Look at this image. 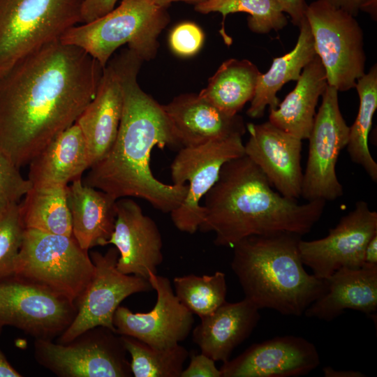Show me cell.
I'll list each match as a JSON object with an SVG mask.
<instances>
[{
    "label": "cell",
    "mask_w": 377,
    "mask_h": 377,
    "mask_svg": "<svg viewBox=\"0 0 377 377\" xmlns=\"http://www.w3.org/2000/svg\"><path fill=\"white\" fill-rule=\"evenodd\" d=\"M19 204L0 214V281L14 276L15 260L25 229Z\"/></svg>",
    "instance_id": "d6a6232c"
},
{
    "label": "cell",
    "mask_w": 377,
    "mask_h": 377,
    "mask_svg": "<svg viewBox=\"0 0 377 377\" xmlns=\"http://www.w3.org/2000/svg\"><path fill=\"white\" fill-rule=\"evenodd\" d=\"M22 375L9 363L0 349V377H21Z\"/></svg>",
    "instance_id": "b9f144b4"
},
{
    "label": "cell",
    "mask_w": 377,
    "mask_h": 377,
    "mask_svg": "<svg viewBox=\"0 0 377 377\" xmlns=\"http://www.w3.org/2000/svg\"><path fill=\"white\" fill-rule=\"evenodd\" d=\"M327 86L326 73L317 54L303 68L297 84L279 103L269 110V121L300 139H308L316 116L318 99Z\"/></svg>",
    "instance_id": "d4e9b609"
},
{
    "label": "cell",
    "mask_w": 377,
    "mask_h": 377,
    "mask_svg": "<svg viewBox=\"0 0 377 377\" xmlns=\"http://www.w3.org/2000/svg\"><path fill=\"white\" fill-rule=\"evenodd\" d=\"M163 108L182 147L243 136L246 131L240 115H228L198 94H182Z\"/></svg>",
    "instance_id": "d6986e66"
},
{
    "label": "cell",
    "mask_w": 377,
    "mask_h": 377,
    "mask_svg": "<svg viewBox=\"0 0 377 377\" xmlns=\"http://www.w3.org/2000/svg\"><path fill=\"white\" fill-rule=\"evenodd\" d=\"M195 10L202 14L219 13L223 17L221 33L225 42L231 41L225 33L224 20L232 13H246L250 30L257 34L279 31L288 24L286 14L276 0H205L195 6Z\"/></svg>",
    "instance_id": "f546056e"
},
{
    "label": "cell",
    "mask_w": 377,
    "mask_h": 377,
    "mask_svg": "<svg viewBox=\"0 0 377 377\" xmlns=\"http://www.w3.org/2000/svg\"><path fill=\"white\" fill-rule=\"evenodd\" d=\"M1 329H2V327H1V326H0V332H1Z\"/></svg>",
    "instance_id": "f6af8a7d"
},
{
    "label": "cell",
    "mask_w": 377,
    "mask_h": 377,
    "mask_svg": "<svg viewBox=\"0 0 377 377\" xmlns=\"http://www.w3.org/2000/svg\"><path fill=\"white\" fill-rule=\"evenodd\" d=\"M320 362L313 343L287 335L251 345L219 369L221 377H297L307 375Z\"/></svg>",
    "instance_id": "2e32d148"
},
{
    "label": "cell",
    "mask_w": 377,
    "mask_h": 377,
    "mask_svg": "<svg viewBox=\"0 0 377 377\" xmlns=\"http://www.w3.org/2000/svg\"><path fill=\"white\" fill-rule=\"evenodd\" d=\"M181 377H221V373L214 360L200 353L191 357L190 363L183 369Z\"/></svg>",
    "instance_id": "d590c367"
},
{
    "label": "cell",
    "mask_w": 377,
    "mask_h": 377,
    "mask_svg": "<svg viewBox=\"0 0 377 377\" xmlns=\"http://www.w3.org/2000/svg\"><path fill=\"white\" fill-rule=\"evenodd\" d=\"M355 17L364 0H321Z\"/></svg>",
    "instance_id": "f35d334b"
},
{
    "label": "cell",
    "mask_w": 377,
    "mask_h": 377,
    "mask_svg": "<svg viewBox=\"0 0 377 377\" xmlns=\"http://www.w3.org/2000/svg\"><path fill=\"white\" fill-rule=\"evenodd\" d=\"M259 310L245 298L233 303L225 302L211 314L200 318L193 330V341L202 353L223 363L257 326Z\"/></svg>",
    "instance_id": "7402d4cb"
},
{
    "label": "cell",
    "mask_w": 377,
    "mask_h": 377,
    "mask_svg": "<svg viewBox=\"0 0 377 377\" xmlns=\"http://www.w3.org/2000/svg\"><path fill=\"white\" fill-rule=\"evenodd\" d=\"M173 285L180 302L200 318L211 314L226 302V274L222 272L201 276H176Z\"/></svg>",
    "instance_id": "1f68e13d"
},
{
    "label": "cell",
    "mask_w": 377,
    "mask_h": 377,
    "mask_svg": "<svg viewBox=\"0 0 377 377\" xmlns=\"http://www.w3.org/2000/svg\"><path fill=\"white\" fill-rule=\"evenodd\" d=\"M242 138L232 135L178 151L170 166L171 179L177 185L188 182L183 202L170 213L179 230L193 234L198 230L203 213L200 201L218 180L223 165L245 154Z\"/></svg>",
    "instance_id": "30bf717a"
},
{
    "label": "cell",
    "mask_w": 377,
    "mask_h": 377,
    "mask_svg": "<svg viewBox=\"0 0 377 377\" xmlns=\"http://www.w3.org/2000/svg\"><path fill=\"white\" fill-rule=\"evenodd\" d=\"M325 377H364L366 375L355 370H337L332 367H325L323 369Z\"/></svg>",
    "instance_id": "60d3db41"
},
{
    "label": "cell",
    "mask_w": 377,
    "mask_h": 377,
    "mask_svg": "<svg viewBox=\"0 0 377 377\" xmlns=\"http://www.w3.org/2000/svg\"><path fill=\"white\" fill-rule=\"evenodd\" d=\"M148 280L156 292V304L146 313L119 306L113 317L115 332L156 348L179 344L192 330L193 313L180 302L168 278L150 273Z\"/></svg>",
    "instance_id": "9a60e30c"
},
{
    "label": "cell",
    "mask_w": 377,
    "mask_h": 377,
    "mask_svg": "<svg viewBox=\"0 0 377 377\" xmlns=\"http://www.w3.org/2000/svg\"><path fill=\"white\" fill-rule=\"evenodd\" d=\"M73 236L88 251L105 246L114 228L116 200L107 193L83 183L81 177L67 185Z\"/></svg>",
    "instance_id": "603a6c76"
},
{
    "label": "cell",
    "mask_w": 377,
    "mask_h": 377,
    "mask_svg": "<svg viewBox=\"0 0 377 377\" xmlns=\"http://www.w3.org/2000/svg\"><path fill=\"white\" fill-rule=\"evenodd\" d=\"M249 137L244 154L263 172L269 184L282 195L301 197L302 140L276 127L269 121L246 124Z\"/></svg>",
    "instance_id": "ac0fdd59"
},
{
    "label": "cell",
    "mask_w": 377,
    "mask_h": 377,
    "mask_svg": "<svg viewBox=\"0 0 377 377\" xmlns=\"http://www.w3.org/2000/svg\"><path fill=\"white\" fill-rule=\"evenodd\" d=\"M327 291L316 300L304 315L331 321L345 310L359 311L374 317L377 311V265L342 267L325 279Z\"/></svg>",
    "instance_id": "44dd1931"
},
{
    "label": "cell",
    "mask_w": 377,
    "mask_h": 377,
    "mask_svg": "<svg viewBox=\"0 0 377 377\" xmlns=\"http://www.w3.org/2000/svg\"><path fill=\"white\" fill-rule=\"evenodd\" d=\"M87 251L74 237L24 229L14 276L77 302L94 274Z\"/></svg>",
    "instance_id": "8992f818"
},
{
    "label": "cell",
    "mask_w": 377,
    "mask_h": 377,
    "mask_svg": "<svg viewBox=\"0 0 377 377\" xmlns=\"http://www.w3.org/2000/svg\"><path fill=\"white\" fill-rule=\"evenodd\" d=\"M376 0H364L362 3L360 10L369 13L374 19H376Z\"/></svg>",
    "instance_id": "7bdbcfd3"
},
{
    "label": "cell",
    "mask_w": 377,
    "mask_h": 377,
    "mask_svg": "<svg viewBox=\"0 0 377 377\" xmlns=\"http://www.w3.org/2000/svg\"><path fill=\"white\" fill-rule=\"evenodd\" d=\"M300 239L290 233L250 236L232 247L231 269L244 298L258 309L300 316L327 291L325 279L306 272L300 254Z\"/></svg>",
    "instance_id": "277c9868"
},
{
    "label": "cell",
    "mask_w": 377,
    "mask_h": 377,
    "mask_svg": "<svg viewBox=\"0 0 377 377\" xmlns=\"http://www.w3.org/2000/svg\"><path fill=\"white\" fill-rule=\"evenodd\" d=\"M299 28L300 34L294 48L273 59L269 69L260 74L255 94L246 112L249 117H263L267 106L269 110L276 109L279 104L277 92L289 81H297L303 68L316 56L313 36L306 17Z\"/></svg>",
    "instance_id": "484cf974"
},
{
    "label": "cell",
    "mask_w": 377,
    "mask_h": 377,
    "mask_svg": "<svg viewBox=\"0 0 377 377\" xmlns=\"http://www.w3.org/2000/svg\"><path fill=\"white\" fill-rule=\"evenodd\" d=\"M82 0H0V75L80 24Z\"/></svg>",
    "instance_id": "52a82bcc"
},
{
    "label": "cell",
    "mask_w": 377,
    "mask_h": 377,
    "mask_svg": "<svg viewBox=\"0 0 377 377\" xmlns=\"http://www.w3.org/2000/svg\"><path fill=\"white\" fill-rule=\"evenodd\" d=\"M103 68L60 40L0 75V151L18 168L73 124L95 96Z\"/></svg>",
    "instance_id": "6da1fadb"
},
{
    "label": "cell",
    "mask_w": 377,
    "mask_h": 377,
    "mask_svg": "<svg viewBox=\"0 0 377 377\" xmlns=\"http://www.w3.org/2000/svg\"><path fill=\"white\" fill-rule=\"evenodd\" d=\"M205 1V0H151V1L156 6L164 8H167L172 3L176 1H183L185 3L194 4L195 6Z\"/></svg>",
    "instance_id": "ee69618b"
},
{
    "label": "cell",
    "mask_w": 377,
    "mask_h": 377,
    "mask_svg": "<svg viewBox=\"0 0 377 377\" xmlns=\"http://www.w3.org/2000/svg\"><path fill=\"white\" fill-rule=\"evenodd\" d=\"M205 35L196 24L185 22L177 24L170 32L169 43L172 50L181 57H191L201 48Z\"/></svg>",
    "instance_id": "e575fe53"
},
{
    "label": "cell",
    "mask_w": 377,
    "mask_h": 377,
    "mask_svg": "<svg viewBox=\"0 0 377 377\" xmlns=\"http://www.w3.org/2000/svg\"><path fill=\"white\" fill-rule=\"evenodd\" d=\"M39 364L59 377H129L133 376L121 335L98 326L66 343L36 339Z\"/></svg>",
    "instance_id": "9c48e42d"
},
{
    "label": "cell",
    "mask_w": 377,
    "mask_h": 377,
    "mask_svg": "<svg viewBox=\"0 0 377 377\" xmlns=\"http://www.w3.org/2000/svg\"><path fill=\"white\" fill-rule=\"evenodd\" d=\"M338 92L327 84L308 138L309 154L301 191V197L307 201H332L343 193L336 165L348 144L350 126L340 111Z\"/></svg>",
    "instance_id": "8fae6325"
},
{
    "label": "cell",
    "mask_w": 377,
    "mask_h": 377,
    "mask_svg": "<svg viewBox=\"0 0 377 377\" xmlns=\"http://www.w3.org/2000/svg\"><path fill=\"white\" fill-rule=\"evenodd\" d=\"M376 234L377 212L366 202L358 201L325 237L311 241L300 239L302 261L321 279H326L342 267H361L364 264L366 246Z\"/></svg>",
    "instance_id": "5bb4252c"
},
{
    "label": "cell",
    "mask_w": 377,
    "mask_h": 377,
    "mask_svg": "<svg viewBox=\"0 0 377 377\" xmlns=\"http://www.w3.org/2000/svg\"><path fill=\"white\" fill-rule=\"evenodd\" d=\"M203 199L198 230L214 232L216 246L232 248L250 236L306 235L323 215L326 202L316 200L299 204L274 191L245 154L223 165Z\"/></svg>",
    "instance_id": "3957f363"
},
{
    "label": "cell",
    "mask_w": 377,
    "mask_h": 377,
    "mask_svg": "<svg viewBox=\"0 0 377 377\" xmlns=\"http://www.w3.org/2000/svg\"><path fill=\"white\" fill-rule=\"evenodd\" d=\"M121 82L122 113L115 141L108 154L89 168L82 181L114 199L135 197L170 213L183 202L188 185L166 184L152 174L154 147L181 146L163 108L146 94L137 78L143 61L128 48L110 59Z\"/></svg>",
    "instance_id": "7a4b0ae2"
},
{
    "label": "cell",
    "mask_w": 377,
    "mask_h": 377,
    "mask_svg": "<svg viewBox=\"0 0 377 377\" xmlns=\"http://www.w3.org/2000/svg\"><path fill=\"white\" fill-rule=\"evenodd\" d=\"M19 169L0 151V214L18 204L32 188L31 182L23 177Z\"/></svg>",
    "instance_id": "836d02e7"
},
{
    "label": "cell",
    "mask_w": 377,
    "mask_h": 377,
    "mask_svg": "<svg viewBox=\"0 0 377 377\" xmlns=\"http://www.w3.org/2000/svg\"><path fill=\"white\" fill-rule=\"evenodd\" d=\"M77 305L45 288L15 276L0 281V326L15 327L35 339L52 340L71 325Z\"/></svg>",
    "instance_id": "4fadbf2b"
},
{
    "label": "cell",
    "mask_w": 377,
    "mask_h": 377,
    "mask_svg": "<svg viewBox=\"0 0 377 377\" xmlns=\"http://www.w3.org/2000/svg\"><path fill=\"white\" fill-rule=\"evenodd\" d=\"M316 54L325 68L327 84L338 91L355 88L365 73L363 31L354 16L321 0L307 5Z\"/></svg>",
    "instance_id": "ba28073f"
},
{
    "label": "cell",
    "mask_w": 377,
    "mask_h": 377,
    "mask_svg": "<svg viewBox=\"0 0 377 377\" xmlns=\"http://www.w3.org/2000/svg\"><path fill=\"white\" fill-rule=\"evenodd\" d=\"M260 74L247 59L225 61L198 95L228 115L234 116L252 100Z\"/></svg>",
    "instance_id": "4316f807"
},
{
    "label": "cell",
    "mask_w": 377,
    "mask_h": 377,
    "mask_svg": "<svg viewBox=\"0 0 377 377\" xmlns=\"http://www.w3.org/2000/svg\"><path fill=\"white\" fill-rule=\"evenodd\" d=\"M116 219L108 244L119 251L117 268L126 274L148 279L157 274L163 259V239L156 222L134 200L122 198L115 202Z\"/></svg>",
    "instance_id": "e0dca14e"
},
{
    "label": "cell",
    "mask_w": 377,
    "mask_h": 377,
    "mask_svg": "<svg viewBox=\"0 0 377 377\" xmlns=\"http://www.w3.org/2000/svg\"><path fill=\"white\" fill-rule=\"evenodd\" d=\"M117 0H82L80 24L95 20L111 11Z\"/></svg>",
    "instance_id": "8d00e7d4"
},
{
    "label": "cell",
    "mask_w": 377,
    "mask_h": 377,
    "mask_svg": "<svg viewBox=\"0 0 377 377\" xmlns=\"http://www.w3.org/2000/svg\"><path fill=\"white\" fill-rule=\"evenodd\" d=\"M19 205L25 229L73 235L67 185L32 186Z\"/></svg>",
    "instance_id": "83f0119b"
},
{
    "label": "cell",
    "mask_w": 377,
    "mask_h": 377,
    "mask_svg": "<svg viewBox=\"0 0 377 377\" xmlns=\"http://www.w3.org/2000/svg\"><path fill=\"white\" fill-rule=\"evenodd\" d=\"M281 10L290 17L295 26L300 27L305 18L307 3L305 0H276Z\"/></svg>",
    "instance_id": "74e56055"
},
{
    "label": "cell",
    "mask_w": 377,
    "mask_h": 377,
    "mask_svg": "<svg viewBox=\"0 0 377 377\" xmlns=\"http://www.w3.org/2000/svg\"><path fill=\"white\" fill-rule=\"evenodd\" d=\"M29 164L32 186L67 185L90 168L83 135L75 122L57 135Z\"/></svg>",
    "instance_id": "cb8c5ba5"
},
{
    "label": "cell",
    "mask_w": 377,
    "mask_h": 377,
    "mask_svg": "<svg viewBox=\"0 0 377 377\" xmlns=\"http://www.w3.org/2000/svg\"><path fill=\"white\" fill-rule=\"evenodd\" d=\"M130 355L132 375L135 377H181L188 351L179 343L156 348L135 338L121 335Z\"/></svg>",
    "instance_id": "4dcf8cb0"
},
{
    "label": "cell",
    "mask_w": 377,
    "mask_h": 377,
    "mask_svg": "<svg viewBox=\"0 0 377 377\" xmlns=\"http://www.w3.org/2000/svg\"><path fill=\"white\" fill-rule=\"evenodd\" d=\"M364 263L367 265H377V234L371 238L366 246Z\"/></svg>",
    "instance_id": "ab89813d"
},
{
    "label": "cell",
    "mask_w": 377,
    "mask_h": 377,
    "mask_svg": "<svg viewBox=\"0 0 377 377\" xmlns=\"http://www.w3.org/2000/svg\"><path fill=\"white\" fill-rule=\"evenodd\" d=\"M360 105L350 127L347 151L351 161L361 165L373 182H377V163L369 148V135L377 108V65L371 66L356 82Z\"/></svg>",
    "instance_id": "f1b7e54d"
},
{
    "label": "cell",
    "mask_w": 377,
    "mask_h": 377,
    "mask_svg": "<svg viewBox=\"0 0 377 377\" xmlns=\"http://www.w3.org/2000/svg\"><path fill=\"white\" fill-rule=\"evenodd\" d=\"M169 22L166 8L151 0H121L106 15L71 27L60 40L81 48L103 68L124 44L142 61H149L155 57L158 37Z\"/></svg>",
    "instance_id": "5b68a950"
},
{
    "label": "cell",
    "mask_w": 377,
    "mask_h": 377,
    "mask_svg": "<svg viewBox=\"0 0 377 377\" xmlns=\"http://www.w3.org/2000/svg\"><path fill=\"white\" fill-rule=\"evenodd\" d=\"M122 106L119 77L109 61L103 69L95 96L75 121L85 140L90 167L101 161L113 145Z\"/></svg>",
    "instance_id": "ffe728a7"
},
{
    "label": "cell",
    "mask_w": 377,
    "mask_h": 377,
    "mask_svg": "<svg viewBox=\"0 0 377 377\" xmlns=\"http://www.w3.org/2000/svg\"><path fill=\"white\" fill-rule=\"evenodd\" d=\"M90 258L95 266L94 274L77 302L73 320L59 336L58 343H68L98 326L115 332L113 317L121 302L133 294L153 290L148 279L118 270L119 251L115 247H110L105 254L93 251Z\"/></svg>",
    "instance_id": "7c38bea8"
}]
</instances>
